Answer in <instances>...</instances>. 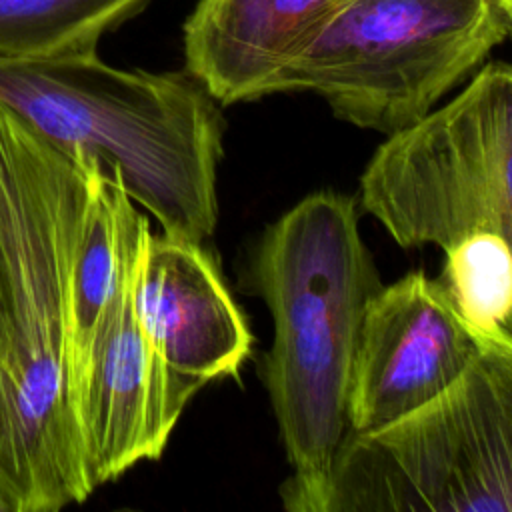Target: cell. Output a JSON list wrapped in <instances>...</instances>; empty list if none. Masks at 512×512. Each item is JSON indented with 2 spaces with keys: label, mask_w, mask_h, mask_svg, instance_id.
I'll list each match as a JSON object with an SVG mask.
<instances>
[{
  "label": "cell",
  "mask_w": 512,
  "mask_h": 512,
  "mask_svg": "<svg viewBox=\"0 0 512 512\" xmlns=\"http://www.w3.org/2000/svg\"><path fill=\"white\" fill-rule=\"evenodd\" d=\"M92 164L0 102V494L12 512H56L94 492L68 346V270Z\"/></svg>",
  "instance_id": "obj_1"
},
{
  "label": "cell",
  "mask_w": 512,
  "mask_h": 512,
  "mask_svg": "<svg viewBox=\"0 0 512 512\" xmlns=\"http://www.w3.org/2000/svg\"><path fill=\"white\" fill-rule=\"evenodd\" d=\"M248 292L274 340L260 376L292 476L282 504L310 512L348 436V394L368 302L384 286L348 194L312 192L270 224L252 250Z\"/></svg>",
  "instance_id": "obj_2"
},
{
  "label": "cell",
  "mask_w": 512,
  "mask_h": 512,
  "mask_svg": "<svg viewBox=\"0 0 512 512\" xmlns=\"http://www.w3.org/2000/svg\"><path fill=\"white\" fill-rule=\"evenodd\" d=\"M360 206L404 248L436 244L466 320L512 340V62L484 64L444 106L386 138Z\"/></svg>",
  "instance_id": "obj_3"
},
{
  "label": "cell",
  "mask_w": 512,
  "mask_h": 512,
  "mask_svg": "<svg viewBox=\"0 0 512 512\" xmlns=\"http://www.w3.org/2000/svg\"><path fill=\"white\" fill-rule=\"evenodd\" d=\"M0 102L62 152L120 168L162 232L212 236L224 116L190 72L116 68L98 54L0 56Z\"/></svg>",
  "instance_id": "obj_4"
},
{
  "label": "cell",
  "mask_w": 512,
  "mask_h": 512,
  "mask_svg": "<svg viewBox=\"0 0 512 512\" xmlns=\"http://www.w3.org/2000/svg\"><path fill=\"white\" fill-rule=\"evenodd\" d=\"M310 512H512V340L420 410L344 438Z\"/></svg>",
  "instance_id": "obj_5"
},
{
  "label": "cell",
  "mask_w": 512,
  "mask_h": 512,
  "mask_svg": "<svg viewBox=\"0 0 512 512\" xmlns=\"http://www.w3.org/2000/svg\"><path fill=\"white\" fill-rule=\"evenodd\" d=\"M512 32L502 0H350L274 78L392 136L470 80Z\"/></svg>",
  "instance_id": "obj_6"
},
{
  "label": "cell",
  "mask_w": 512,
  "mask_h": 512,
  "mask_svg": "<svg viewBox=\"0 0 512 512\" xmlns=\"http://www.w3.org/2000/svg\"><path fill=\"white\" fill-rule=\"evenodd\" d=\"M486 340L438 278L410 272L368 302L356 348L348 428L376 432L420 410L470 366Z\"/></svg>",
  "instance_id": "obj_7"
},
{
  "label": "cell",
  "mask_w": 512,
  "mask_h": 512,
  "mask_svg": "<svg viewBox=\"0 0 512 512\" xmlns=\"http://www.w3.org/2000/svg\"><path fill=\"white\" fill-rule=\"evenodd\" d=\"M132 286L110 306L74 370V414L86 476L96 490L162 456L196 384L174 374L144 334Z\"/></svg>",
  "instance_id": "obj_8"
},
{
  "label": "cell",
  "mask_w": 512,
  "mask_h": 512,
  "mask_svg": "<svg viewBox=\"0 0 512 512\" xmlns=\"http://www.w3.org/2000/svg\"><path fill=\"white\" fill-rule=\"evenodd\" d=\"M138 324L160 360L202 388L236 376L252 352V332L202 242L148 234L132 286Z\"/></svg>",
  "instance_id": "obj_9"
},
{
  "label": "cell",
  "mask_w": 512,
  "mask_h": 512,
  "mask_svg": "<svg viewBox=\"0 0 512 512\" xmlns=\"http://www.w3.org/2000/svg\"><path fill=\"white\" fill-rule=\"evenodd\" d=\"M350 0H198L184 20V70L222 104L270 96L274 78Z\"/></svg>",
  "instance_id": "obj_10"
},
{
  "label": "cell",
  "mask_w": 512,
  "mask_h": 512,
  "mask_svg": "<svg viewBox=\"0 0 512 512\" xmlns=\"http://www.w3.org/2000/svg\"><path fill=\"white\" fill-rule=\"evenodd\" d=\"M130 198L120 168L94 162L68 270L70 372L86 356L110 306L136 276L148 218Z\"/></svg>",
  "instance_id": "obj_11"
},
{
  "label": "cell",
  "mask_w": 512,
  "mask_h": 512,
  "mask_svg": "<svg viewBox=\"0 0 512 512\" xmlns=\"http://www.w3.org/2000/svg\"><path fill=\"white\" fill-rule=\"evenodd\" d=\"M150 0H0V56L98 54L100 40Z\"/></svg>",
  "instance_id": "obj_12"
},
{
  "label": "cell",
  "mask_w": 512,
  "mask_h": 512,
  "mask_svg": "<svg viewBox=\"0 0 512 512\" xmlns=\"http://www.w3.org/2000/svg\"><path fill=\"white\" fill-rule=\"evenodd\" d=\"M0 512H12V510H10V506H8V502L4 500V496H2V494H0Z\"/></svg>",
  "instance_id": "obj_13"
},
{
  "label": "cell",
  "mask_w": 512,
  "mask_h": 512,
  "mask_svg": "<svg viewBox=\"0 0 512 512\" xmlns=\"http://www.w3.org/2000/svg\"><path fill=\"white\" fill-rule=\"evenodd\" d=\"M502 2H504V8H506L508 16H510V22H512V0H502ZM510 36H512V32H510Z\"/></svg>",
  "instance_id": "obj_14"
}]
</instances>
